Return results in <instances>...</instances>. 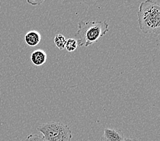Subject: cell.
I'll use <instances>...</instances> for the list:
<instances>
[{"label":"cell","mask_w":160,"mask_h":141,"mask_svg":"<svg viewBox=\"0 0 160 141\" xmlns=\"http://www.w3.org/2000/svg\"><path fill=\"white\" fill-rule=\"evenodd\" d=\"M137 15L139 27L142 33L159 35L160 31L159 0H147L141 3Z\"/></svg>","instance_id":"1"},{"label":"cell","mask_w":160,"mask_h":141,"mask_svg":"<svg viewBox=\"0 0 160 141\" xmlns=\"http://www.w3.org/2000/svg\"><path fill=\"white\" fill-rule=\"evenodd\" d=\"M78 30L74 34L79 46L88 47L96 43L108 31V23L105 21H81Z\"/></svg>","instance_id":"2"},{"label":"cell","mask_w":160,"mask_h":141,"mask_svg":"<svg viewBox=\"0 0 160 141\" xmlns=\"http://www.w3.org/2000/svg\"><path fill=\"white\" fill-rule=\"evenodd\" d=\"M47 141H71L72 138L70 127L59 122H48L37 128Z\"/></svg>","instance_id":"3"},{"label":"cell","mask_w":160,"mask_h":141,"mask_svg":"<svg viewBox=\"0 0 160 141\" xmlns=\"http://www.w3.org/2000/svg\"><path fill=\"white\" fill-rule=\"evenodd\" d=\"M124 136L119 129H104V134L102 136L101 141H123Z\"/></svg>","instance_id":"4"},{"label":"cell","mask_w":160,"mask_h":141,"mask_svg":"<svg viewBox=\"0 0 160 141\" xmlns=\"http://www.w3.org/2000/svg\"><path fill=\"white\" fill-rule=\"evenodd\" d=\"M47 59L46 52L42 49H36L31 54V60L36 66H41L44 64Z\"/></svg>","instance_id":"5"},{"label":"cell","mask_w":160,"mask_h":141,"mask_svg":"<svg viewBox=\"0 0 160 141\" xmlns=\"http://www.w3.org/2000/svg\"><path fill=\"white\" fill-rule=\"evenodd\" d=\"M25 41L29 46H36L40 42L41 35L36 31H28L25 35Z\"/></svg>","instance_id":"6"},{"label":"cell","mask_w":160,"mask_h":141,"mask_svg":"<svg viewBox=\"0 0 160 141\" xmlns=\"http://www.w3.org/2000/svg\"><path fill=\"white\" fill-rule=\"evenodd\" d=\"M54 42L55 45L60 50H63L65 49V45H66V39L62 34H58L54 38Z\"/></svg>","instance_id":"7"},{"label":"cell","mask_w":160,"mask_h":141,"mask_svg":"<svg viewBox=\"0 0 160 141\" xmlns=\"http://www.w3.org/2000/svg\"><path fill=\"white\" fill-rule=\"evenodd\" d=\"M77 41L74 38H69V39L66 40L65 48L66 49V50L68 52H74L75 49L77 48Z\"/></svg>","instance_id":"8"},{"label":"cell","mask_w":160,"mask_h":141,"mask_svg":"<svg viewBox=\"0 0 160 141\" xmlns=\"http://www.w3.org/2000/svg\"><path fill=\"white\" fill-rule=\"evenodd\" d=\"M25 141H47L43 136L36 134H31L28 136Z\"/></svg>","instance_id":"9"},{"label":"cell","mask_w":160,"mask_h":141,"mask_svg":"<svg viewBox=\"0 0 160 141\" xmlns=\"http://www.w3.org/2000/svg\"><path fill=\"white\" fill-rule=\"evenodd\" d=\"M123 141H138L136 139H124Z\"/></svg>","instance_id":"10"},{"label":"cell","mask_w":160,"mask_h":141,"mask_svg":"<svg viewBox=\"0 0 160 141\" xmlns=\"http://www.w3.org/2000/svg\"><path fill=\"white\" fill-rule=\"evenodd\" d=\"M21 141H25V140H21Z\"/></svg>","instance_id":"11"}]
</instances>
